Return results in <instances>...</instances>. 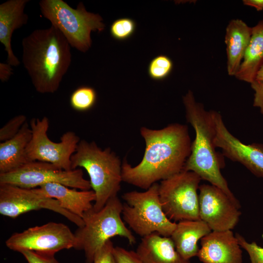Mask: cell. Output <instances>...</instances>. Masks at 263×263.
<instances>
[{
  "instance_id": "obj_1",
  "label": "cell",
  "mask_w": 263,
  "mask_h": 263,
  "mask_svg": "<svg viewBox=\"0 0 263 263\" xmlns=\"http://www.w3.org/2000/svg\"><path fill=\"white\" fill-rule=\"evenodd\" d=\"M146 147L141 161L134 167L126 160L122 164V181L145 190L158 181L181 172L191 150L188 126L173 123L160 130L143 127Z\"/></svg>"
},
{
  "instance_id": "obj_2",
  "label": "cell",
  "mask_w": 263,
  "mask_h": 263,
  "mask_svg": "<svg viewBox=\"0 0 263 263\" xmlns=\"http://www.w3.org/2000/svg\"><path fill=\"white\" fill-rule=\"evenodd\" d=\"M21 45L22 63L36 91L56 92L72 62L71 46L64 36L51 25L34 30Z\"/></svg>"
},
{
  "instance_id": "obj_3",
  "label": "cell",
  "mask_w": 263,
  "mask_h": 263,
  "mask_svg": "<svg viewBox=\"0 0 263 263\" xmlns=\"http://www.w3.org/2000/svg\"><path fill=\"white\" fill-rule=\"evenodd\" d=\"M183 101L187 120L195 132L191 152L183 170L194 172L202 180L220 188L240 208L239 201L230 190L221 172L225 165L215 149V131L210 111H206L202 103L196 101L191 91L183 97Z\"/></svg>"
},
{
  "instance_id": "obj_4",
  "label": "cell",
  "mask_w": 263,
  "mask_h": 263,
  "mask_svg": "<svg viewBox=\"0 0 263 263\" xmlns=\"http://www.w3.org/2000/svg\"><path fill=\"white\" fill-rule=\"evenodd\" d=\"M72 169L84 168L95 194L93 209L98 211L120 190L122 163L110 148L101 149L94 142L80 140L71 157Z\"/></svg>"
},
{
  "instance_id": "obj_5",
  "label": "cell",
  "mask_w": 263,
  "mask_h": 263,
  "mask_svg": "<svg viewBox=\"0 0 263 263\" xmlns=\"http://www.w3.org/2000/svg\"><path fill=\"white\" fill-rule=\"evenodd\" d=\"M123 203L117 196L110 199L98 211L93 207L86 212L82 218L84 225L74 233L75 249L82 250L85 263H93L97 252L111 238L120 236L133 245L136 240L126 226L122 217Z\"/></svg>"
},
{
  "instance_id": "obj_6",
  "label": "cell",
  "mask_w": 263,
  "mask_h": 263,
  "mask_svg": "<svg viewBox=\"0 0 263 263\" xmlns=\"http://www.w3.org/2000/svg\"><path fill=\"white\" fill-rule=\"evenodd\" d=\"M39 6L43 17L61 33L71 46L81 52L91 48L92 31L100 32L105 29L102 18L88 12L82 2L75 9L62 0H41Z\"/></svg>"
},
{
  "instance_id": "obj_7",
  "label": "cell",
  "mask_w": 263,
  "mask_h": 263,
  "mask_svg": "<svg viewBox=\"0 0 263 263\" xmlns=\"http://www.w3.org/2000/svg\"><path fill=\"white\" fill-rule=\"evenodd\" d=\"M159 184L155 183L143 192L124 193L122 219L131 229L142 238L152 233L170 237L177 223L164 213L159 199Z\"/></svg>"
},
{
  "instance_id": "obj_8",
  "label": "cell",
  "mask_w": 263,
  "mask_h": 263,
  "mask_svg": "<svg viewBox=\"0 0 263 263\" xmlns=\"http://www.w3.org/2000/svg\"><path fill=\"white\" fill-rule=\"evenodd\" d=\"M201 180L195 172L183 170L161 181L159 199L169 220L174 222L200 220L198 190Z\"/></svg>"
},
{
  "instance_id": "obj_9",
  "label": "cell",
  "mask_w": 263,
  "mask_h": 263,
  "mask_svg": "<svg viewBox=\"0 0 263 263\" xmlns=\"http://www.w3.org/2000/svg\"><path fill=\"white\" fill-rule=\"evenodd\" d=\"M49 120L32 118L29 125L32 138L26 148L29 161H41L51 163L59 169L71 170V157L75 152L80 140L73 131H67L60 137L59 142L51 141L47 136Z\"/></svg>"
},
{
  "instance_id": "obj_10",
  "label": "cell",
  "mask_w": 263,
  "mask_h": 263,
  "mask_svg": "<svg viewBox=\"0 0 263 263\" xmlns=\"http://www.w3.org/2000/svg\"><path fill=\"white\" fill-rule=\"evenodd\" d=\"M50 183H59L80 190L91 188L90 181L84 178L81 169L65 170L41 161L30 162L14 171L0 174V184L34 188Z\"/></svg>"
},
{
  "instance_id": "obj_11",
  "label": "cell",
  "mask_w": 263,
  "mask_h": 263,
  "mask_svg": "<svg viewBox=\"0 0 263 263\" xmlns=\"http://www.w3.org/2000/svg\"><path fill=\"white\" fill-rule=\"evenodd\" d=\"M5 245L19 253L31 250L55 254L63 249L75 248V237L67 225L51 222L13 234Z\"/></svg>"
},
{
  "instance_id": "obj_12",
  "label": "cell",
  "mask_w": 263,
  "mask_h": 263,
  "mask_svg": "<svg viewBox=\"0 0 263 263\" xmlns=\"http://www.w3.org/2000/svg\"><path fill=\"white\" fill-rule=\"evenodd\" d=\"M47 209L62 215L78 227L84 222L80 218L63 208L58 201L46 196L39 188H26L9 184H0V213L15 218L27 212Z\"/></svg>"
},
{
  "instance_id": "obj_13",
  "label": "cell",
  "mask_w": 263,
  "mask_h": 263,
  "mask_svg": "<svg viewBox=\"0 0 263 263\" xmlns=\"http://www.w3.org/2000/svg\"><path fill=\"white\" fill-rule=\"evenodd\" d=\"M200 220L212 231L232 230L239 222L241 212L232 200L220 188L208 184L199 188Z\"/></svg>"
},
{
  "instance_id": "obj_14",
  "label": "cell",
  "mask_w": 263,
  "mask_h": 263,
  "mask_svg": "<svg viewBox=\"0 0 263 263\" xmlns=\"http://www.w3.org/2000/svg\"><path fill=\"white\" fill-rule=\"evenodd\" d=\"M215 135L216 148L232 161L239 162L255 176L263 178V146L252 143L245 144L232 135L225 126L220 113L210 111Z\"/></svg>"
},
{
  "instance_id": "obj_15",
  "label": "cell",
  "mask_w": 263,
  "mask_h": 263,
  "mask_svg": "<svg viewBox=\"0 0 263 263\" xmlns=\"http://www.w3.org/2000/svg\"><path fill=\"white\" fill-rule=\"evenodd\" d=\"M197 257L202 263H243L242 250L232 230L212 231L201 239Z\"/></svg>"
},
{
  "instance_id": "obj_16",
  "label": "cell",
  "mask_w": 263,
  "mask_h": 263,
  "mask_svg": "<svg viewBox=\"0 0 263 263\" xmlns=\"http://www.w3.org/2000/svg\"><path fill=\"white\" fill-rule=\"evenodd\" d=\"M29 0H8L0 5V42L7 54V62L12 66H18L20 61L14 55L11 47L14 32L28 21L24 8Z\"/></svg>"
},
{
  "instance_id": "obj_17",
  "label": "cell",
  "mask_w": 263,
  "mask_h": 263,
  "mask_svg": "<svg viewBox=\"0 0 263 263\" xmlns=\"http://www.w3.org/2000/svg\"><path fill=\"white\" fill-rule=\"evenodd\" d=\"M39 188L46 196L57 200L63 208L81 218L93 207V202L95 200L92 189L77 190L57 183L45 184Z\"/></svg>"
},
{
  "instance_id": "obj_18",
  "label": "cell",
  "mask_w": 263,
  "mask_h": 263,
  "mask_svg": "<svg viewBox=\"0 0 263 263\" xmlns=\"http://www.w3.org/2000/svg\"><path fill=\"white\" fill-rule=\"evenodd\" d=\"M135 252L143 263H190L177 251L170 237L157 233L142 237Z\"/></svg>"
},
{
  "instance_id": "obj_19",
  "label": "cell",
  "mask_w": 263,
  "mask_h": 263,
  "mask_svg": "<svg viewBox=\"0 0 263 263\" xmlns=\"http://www.w3.org/2000/svg\"><path fill=\"white\" fill-rule=\"evenodd\" d=\"M252 28L240 19L230 20L225 29V42L227 55V71L235 76L249 43Z\"/></svg>"
},
{
  "instance_id": "obj_20",
  "label": "cell",
  "mask_w": 263,
  "mask_h": 263,
  "mask_svg": "<svg viewBox=\"0 0 263 263\" xmlns=\"http://www.w3.org/2000/svg\"><path fill=\"white\" fill-rule=\"evenodd\" d=\"M211 231L208 225L201 220H184L177 223L170 237L179 254L184 259L190 260L197 256L199 240Z\"/></svg>"
},
{
  "instance_id": "obj_21",
  "label": "cell",
  "mask_w": 263,
  "mask_h": 263,
  "mask_svg": "<svg viewBox=\"0 0 263 263\" xmlns=\"http://www.w3.org/2000/svg\"><path fill=\"white\" fill-rule=\"evenodd\" d=\"M32 138V131L26 122L13 138L0 143V174L14 171L30 162L26 148Z\"/></svg>"
},
{
  "instance_id": "obj_22",
  "label": "cell",
  "mask_w": 263,
  "mask_h": 263,
  "mask_svg": "<svg viewBox=\"0 0 263 263\" xmlns=\"http://www.w3.org/2000/svg\"><path fill=\"white\" fill-rule=\"evenodd\" d=\"M252 28V35L235 77L251 83L263 65V20Z\"/></svg>"
},
{
  "instance_id": "obj_23",
  "label": "cell",
  "mask_w": 263,
  "mask_h": 263,
  "mask_svg": "<svg viewBox=\"0 0 263 263\" xmlns=\"http://www.w3.org/2000/svg\"><path fill=\"white\" fill-rule=\"evenodd\" d=\"M96 98V93L93 88L82 86L73 92L70 98V103L74 110L85 112L94 105Z\"/></svg>"
},
{
  "instance_id": "obj_24",
  "label": "cell",
  "mask_w": 263,
  "mask_h": 263,
  "mask_svg": "<svg viewBox=\"0 0 263 263\" xmlns=\"http://www.w3.org/2000/svg\"><path fill=\"white\" fill-rule=\"evenodd\" d=\"M172 68L173 63L169 57L165 55H159L150 62L148 74L152 79L162 80L169 75Z\"/></svg>"
},
{
  "instance_id": "obj_25",
  "label": "cell",
  "mask_w": 263,
  "mask_h": 263,
  "mask_svg": "<svg viewBox=\"0 0 263 263\" xmlns=\"http://www.w3.org/2000/svg\"><path fill=\"white\" fill-rule=\"evenodd\" d=\"M136 24L132 19L122 18L116 19L111 24L110 32L111 36L118 40H125L134 33Z\"/></svg>"
},
{
  "instance_id": "obj_26",
  "label": "cell",
  "mask_w": 263,
  "mask_h": 263,
  "mask_svg": "<svg viewBox=\"0 0 263 263\" xmlns=\"http://www.w3.org/2000/svg\"><path fill=\"white\" fill-rule=\"evenodd\" d=\"M26 122V116L23 114L16 115L10 119L0 129V142L14 137Z\"/></svg>"
},
{
  "instance_id": "obj_27",
  "label": "cell",
  "mask_w": 263,
  "mask_h": 263,
  "mask_svg": "<svg viewBox=\"0 0 263 263\" xmlns=\"http://www.w3.org/2000/svg\"><path fill=\"white\" fill-rule=\"evenodd\" d=\"M235 235L241 248L248 253L251 263H263V247L259 246L255 242H248L238 233Z\"/></svg>"
},
{
  "instance_id": "obj_28",
  "label": "cell",
  "mask_w": 263,
  "mask_h": 263,
  "mask_svg": "<svg viewBox=\"0 0 263 263\" xmlns=\"http://www.w3.org/2000/svg\"><path fill=\"white\" fill-rule=\"evenodd\" d=\"M28 263H59L53 254L31 250L20 252Z\"/></svg>"
},
{
  "instance_id": "obj_29",
  "label": "cell",
  "mask_w": 263,
  "mask_h": 263,
  "mask_svg": "<svg viewBox=\"0 0 263 263\" xmlns=\"http://www.w3.org/2000/svg\"><path fill=\"white\" fill-rule=\"evenodd\" d=\"M114 246L109 240L96 253L93 263H117L113 254Z\"/></svg>"
},
{
  "instance_id": "obj_30",
  "label": "cell",
  "mask_w": 263,
  "mask_h": 263,
  "mask_svg": "<svg viewBox=\"0 0 263 263\" xmlns=\"http://www.w3.org/2000/svg\"><path fill=\"white\" fill-rule=\"evenodd\" d=\"M113 254L117 263H143L135 251L129 250L123 247H114Z\"/></svg>"
},
{
  "instance_id": "obj_31",
  "label": "cell",
  "mask_w": 263,
  "mask_h": 263,
  "mask_svg": "<svg viewBox=\"0 0 263 263\" xmlns=\"http://www.w3.org/2000/svg\"><path fill=\"white\" fill-rule=\"evenodd\" d=\"M250 84L254 91L253 106L259 108L263 114V80H255Z\"/></svg>"
},
{
  "instance_id": "obj_32",
  "label": "cell",
  "mask_w": 263,
  "mask_h": 263,
  "mask_svg": "<svg viewBox=\"0 0 263 263\" xmlns=\"http://www.w3.org/2000/svg\"><path fill=\"white\" fill-rule=\"evenodd\" d=\"M13 69L12 66L9 64L0 63V79L1 82L7 81L13 75Z\"/></svg>"
},
{
  "instance_id": "obj_33",
  "label": "cell",
  "mask_w": 263,
  "mask_h": 263,
  "mask_svg": "<svg viewBox=\"0 0 263 263\" xmlns=\"http://www.w3.org/2000/svg\"><path fill=\"white\" fill-rule=\"evenodd\" d=\"M243 3L255 8L257 11L263 10V0H244Z\"/></svg>"
},
{
  "instance_id": "obj_34",
  "label": "cell",
  "mask_w": 263,
  "mask_h": 263,
  "mask_svg": "<svg viewBox=\"0 0 263 263\" xmlns=\"http://www.w3.org/2000/svg\"><path fill=\"white\" fill-rule=\"evenodd\" d=\"M255 80H263V65L259 71Z\"/></svg>"
}]
</instances>
